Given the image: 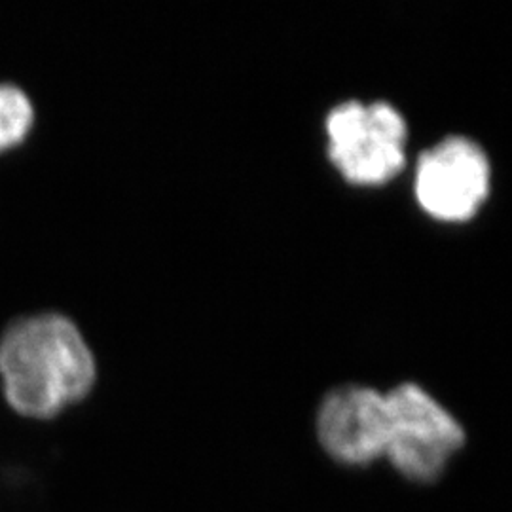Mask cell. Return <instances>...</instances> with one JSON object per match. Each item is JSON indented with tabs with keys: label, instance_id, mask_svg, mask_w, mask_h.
Segmentation results:
<instances>
[{
	"label": "cell",
	"instance_id": "cell-4",
	"mask_svg": "<svg viewBox=\"0 0 512 512\" xmlns=\"http://www.w3.org/2000/svg\"><path fill=\"white\" fill-rule=\"evenodd\" d=\"M492 165L476 141L444 137L421 152L414 173V194L421 209L440 222L473 219L488 200Z\"/></svg>",
	"mask_w": 512,
	"mask_h": 512
},
{
	"label": "cell",
	"instance_id": "cell-3",
	"mask_svg": "<svg viewBox=\"0 0 512 512\" xmlns=\"http://www.w3.org/2000/svg\"><path fill=\"white\" fill-rule=\"evenodd\" d=\"M389 433L385 459L414 484H433L465 444L463 425L421 385L404 382L385 393Z\"/></svg>",
	"mask_w": 512,
	"mask_h": 512
},
{
	"label": "cell",
	"instance_id": "cell-6",
	"mask_svg": "<svg viewBox=\"0 0 512 512\" xmlns=\"http://www.w3.org/2000/svg\"><path fill=\"white\" fill-rule=\"evenodd\" d=\"M35 124L29 95L14 84H0V152L19 147Z\"/></svg>",
	"mask_w": 512,
	"mask_h": 512
},
{
	"label": "cell",
	"instance_id": "cell-2",
	"mask_svg": "<svg viewBox=\"0 0 512 512\" xmlns=\"http://www.w3.org/2000/svg\"><path fill=\"white\" fill-rule=\"evenodd\" d=\"M330 164L351 184L380 186L406 165L408 126L387 101H344L325 120Z\"/></svg>",
	"mask_w": 512,
	"mask_h": 512
},
{
	"label": "cell",
	"instance_id": "cell-1",
	"mask_svg": "<svg viewBox=\"0 0 512 512\" xmlns=\"http://www.w3.org/2000/svg\"><path fill=\"white\" fill-rule=\"evenodd\" d=\"M97 380L92 348L61 313H37L12 323L0 338V384L8 404L46 420L82 401Z\"/></svg>",
	"mask_w": 512,
	"mask_h": 512
},
{
	"label": "cell",
	"instance_id": "cell-5",
	"mask_svg": "<svg viewBox=\"0 0 512 512\" xmlns=\"http://www.w3.org/2000/svg\"><path fill=\"white\" fill-rule=\"evenodd\" d=\"M315 433L330 459L365 467L385 456L389 410L384 391L344 384L330 389L315 416Z\"/></svg>",
	"mask_w": 512,
	"mask_h": 512
}]
</instances>
